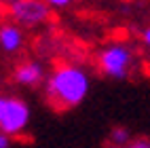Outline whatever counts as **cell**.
<instances>
[{"label": "cell", "instance_id": "9", "mask_svg": "<svg viewBox=\"0 0 150 148\" xmlns=\"http://www.w3.org/2000/svg\"><path fill=\"white\" fill-rule=\"evenodd\" d=\"M45 2L51 8H66V6L72 4V0H45Z\"/></svg>", "mask_w": 150, "mask_h": 148}, {"label": "cell", "instance_id": "4", "mask_svg": "<svg viewBox=\"0 0 150 148\" xmlns=\"http://www.w3.org/2000/svg\"><path fill=\"white\" fill-rule=\"evenodd\" d=\"M51 11L45 0H17L6 8L8 17L19 28H36L51 19Z\"/></svg>", "mask_w": 150, "mask_h": 148}, {"label": "cell", "instance_id": "1", "mask_svg": "<svg viewBox=\"0 0 150 148\" xmlns=\"http://www.w3.org/2000/svg\"><path fill=\"white\" fill-rule=\"evenodd\" d=\"M91 89V78L81 66L57 64L55 70L45 78L47 102L55 110H70L85 102Z\"/></svg>", "mask_w": 150, "mask_h": 148}, {"label": "cell", "instance_id": "12", "mask_svg": "<svg viewBox=\"0 0 150 148\" xmlns=\"http://www.w3.org/2000/svg\"><path fill=\"white\" fill-rule=\"evenodd\" d=\"M13 2H17V0H0V6H6V8H8Z\"/></svg>", "mask_w": 150, "mask_h": 148}, {"label": "cell", "instance_id": "11", "mask_svg": "<svg viewBox=\"0 0 150 148\" xmlns=\"http://www.w3.org/2000/svg\"><path fill=\"white\" fill-rule=\"evenodd\" d=\"M142 42H144L146 47H150V25L144 30V32H142Z\"/></svg>", "mask_w": 150, "mask_h": 148}, {"label": "cell", "instance_id": "8", "mask_svg": "<svg viewBox=\"0 0 150 148\" xmlns=\"http://www.w3.org/2000/svg\"><path fill=\"white\" fill-rule=\"evenodd\" d=\"M123 148H150V140L148 137H135L129 144H125Z\"/></svg>", "mask_w": 150, "mask_h": 148}, {"label": "cell", "instance_id": "5", "mask_svg": "<svg viewBox=\"0 0 150 148\" xmlns=\"http://www.w3.org/2000/svg\"><path fill=\"white\" fill-rule=\"evenodd\" d=\"M13 83L21 85V87H38L45 83V68L40 62H34V59H28L15 66L13 70Z\"/></svg>", "mask_w": 150, "mask_h": 148}, {"label": "cell", "instance_id": "6", "mask_svg": "<svg viewBox=\"0 0 150 148\" xmlns=\"http://www.w3.org/2000/svg\"><path fill=\"white\" fill-rule=\"evenodd\" d=\"M23 42H25L23 32H21V28H19L17 23H4V25H0V49H2L4 53L13 55L17 51H21Z\"/></svg>", "mask_w": 150, "mask_h": 148}, {"label": "cell", "instance_id": "3", "mask_svg": "<svg viewBox=\"0 0 150 148\" xmlns=\"http://www.w3.org/2000/svg\"><path fill=\"white\" fill-rule=\"evenodd\" d=\"M131 64H133V51L121 42L108 45L97 53L99 72L108 78H114V81H125L131 70Z\"/></svg>", "mask_w": 150, "mask_h": 148}, {"label": "cell", "instance_id": "2", "mask_svg": "<svg viewBox=\"0 0 150 148\" xmlns=\"http://www.w3.org/2000/svg\"><path fill=\"white\" fill-rule=\"evenodd\" d=\"M32 112L30 106L15 95L0 93V131L6 135H19L28 129Z\"/></svg>", "mask_w": 150, "mask_h": 148}, {"label": "cell", "instance_id": "7", "mask_svg": "<svg viewBox=\"0 0 150 148\" xmlns=\"http://www.w3.org/2000/svg\"><path fill=\"white\" fill-rule=\"evenodd\" d=\"M110 142L114 146H118V148H123L125 144L131 142V133H129L127 127H114V129L110 131Z\"/></svg>", "mask_w": 150, "mask_h": 148}, {"label": "cell", "instance_id": "10", "mask_svg": "<svg viewBox=\"0 0 150 148\" xmlns=\"http://www.w3.org/2000/svg\"><path fill=\"white\" fill-rule=\"evenodd\" d=\"M13 146V137L0 131V148H11Z\"/></svg>", "mask_w": 150, "mask_h": 148}]
</instances>
